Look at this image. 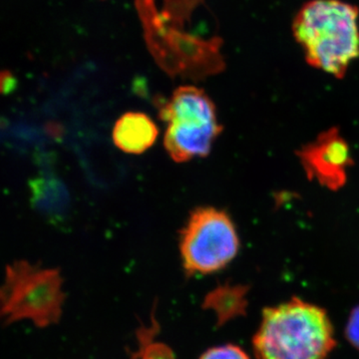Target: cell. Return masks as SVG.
Instances as JSON below:
<instances>
[{"mask_svg": "<svg viewBox=\"0 0 359 359\" xmlns=\"http://www.w3.org/2000/svg\"><path fill=\"white\" fill-rule=\"evenodd\" d=\"M159 130L148 115L127 112L116 121L112 138L116 147L122 152L138 155L154 145Z\"/></svg>", "mask_w": 359, "mask_h": 359, "instance_id": "52a82bcc", "label": "cell"}, {"mask_svg": "<svg viewBox=\"0 0 359 359\" xmlns=\"http://www.w3.org/2000/svg\"><path fill=\"white\" fill-rule=\"evenodd\" d=\"M199 359H250L242 347L235 344L214 346L205 351Z\"/></svg>", "mask_w": 359, "mask_h": 359, "instance_id": "8fae6325", "label": "cell"}, {"mask_svg": "<svg viewBox=\"0 0 359 359\" xmlns=\"http://www.w3.org/2000/svg\"><path fill=\"white\" fill-rule=\"evenodd\" d=\"M250 287L244 285L224 283L208 292L202 308L216 316L217 327H223L247 313Z\"/></svg>", "mask_w": 359, "mask_h": 359, "instance_id": "9c48e42d", "label": "cell"}, {"mask_svg": "<svg viewBox=\"0 0 359 359\" xmlns=\"http://www.w3.org/2000/svg\"><path fill=\"white\" fill-rule=\"evenodd\" d=\"M297 156L309 178L332 191L346 184L347 169L353 164L348 144L337 128L321 133Z\"/></svg>", "mask_w": 359, "mask_h": 359, "instance_id": "8992f818", "label": "cell"}, {"mask_svg": "<svg viewBox=\"0 0 359 359\" xmlns=\"http://www.w3.org/2000/svg\"><path fill=\"white\" fill-rule=\"evenodd\" d=\"M156 105L160 119L166 125L164 146L175 162L185 163L210 154L223 126L218 121L216 106L204 90L181 86Z\"/></svg>", "mask_w": 359, "mask_h": 359, "instance_id": "277c9868", "label": "cell"}, {"mask_svg": "<svg viewBox=\"0 0 359 359\" xmlns=\"http://www.w3.org/2000/svg\"><path fill=\"white\" fill-rule=\"evenodd\" d=\"M180 255L187 275H210L226 268L240 249L237 230L226 212L194 210L180 233Z\"/></svg>", "mask_w": 359, "mask_h": 359, "instance_id": "5b68a950", "label": "cell"}, {"mask_svg": "<svg viewBox=\"0 0 359 359\" xmlns=\"http://www.w3.org/2000/svg\"><path fill=\"white\" fill-rule=\"evenodd\" d=\"M154 304L151 313L149 325H142L136 332L137 344L135 351L130 353L129 359H177L173 349L164 342L157 341L156 337L160 332V325L155 316Z\"/></svg>", "mask_w": 359, "mask_h": 359, "instance_id": "30bf717a", "label": "cell"}, {"mask_svg": "<svg viewBox=\"0 0 359 359\" xmlns=\"http://www.w3.org/2000/svg\"><path fill=\"white\" fill-rule=\"evenodd\" d=\"M335 344L327 311L299 297L264 309L252 339L257 359H325Z\"/></svg>", "mask_w": 359, "mask_h": 359, "instance_id": "6da1fadb", "label": "cell"}, {"mask_svg": "<svg viewBox=\"0 0 359 359\" xmlns=\"http://www.w3.org/2000/svg\"><path fill=\"white\" fill-rule=\"evenodd\" d=\"M346 337L349 344L359 351V306L351 311L346 323Z\"/></svg>", "mask_w": 359, "mask_h": 359, "instance_id": "7c38bea8", "label": "cell"}, {"mask_svg": "<svg viewBox=\"0 0 359 359\" xmlns=\"http://www.w3.org/2000/svg\"><path fill=\"white\" fill-rule=\"evenodd\" d=\"M359 8L340 0H311L299 9L292 33L306 62L341 79L359 57Z\"/></svg>", "mask_w": 359, "mask_h": 359, "instance_id": "7a4b0ae2", "label": "cell"}, {"mask_svg": "<svg viewBox=\"0 0 359 359\" xmlns=\"http://www.w3.org/2000/svg\"><path fill=\"white\" fill-rule=\"evenodd\" d=\"M32 207L49 222L65 221L70 210V195L58 177L41 174L29 183Z\"/></svg>", "mask_w": 359, "mask_h": 359, "instance_id": "ba28073f", "label": "cell"}, {"mask_svg": "<svg viewBox=\"0 0 359 359\" xmlns=\"http://www.w3.org/2000/svg\"><path fill=\"white\" fill-rule=\"evenodd\" d=\"M63 278L57 269L42 268L21 259L8 264L0 290V316L4 325L32 321L46 328L61 320L65 302Z\"/></svg>", "mask_w": 359, "mask_h": 359, "instance_id": "3957f363", "label": "cell"}]
</instances>
